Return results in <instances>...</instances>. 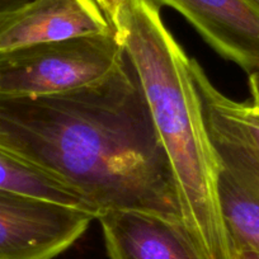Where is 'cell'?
Here are the masks:
<instances>
[{
	"label": "cell",
	"mask_w": 259,
	"mask_h": 259,
	"mask_svg": "<svg viewBox=\"0 0 259 259\" xmlns=\"http://www.w3.org/2000/svg\"><path fill=\"white\" fill-rule=\"evenodd\" d=\"M191 70L221 169L259 198V108L221 93L194 59Z\"/></svg>",
	"instance_id": "cell-5"
},
{
	"label": "cell",
	"mask_w": 259,
	"mask_h": 259,
	"mask_svg": "<svg viewBox=\"0 0 259 259\" xmlns=\"http://www.w3.org/2000/svg\"><path fill=\"white\" fill-rule=\"evenodd\" d=\"M223 218L236 253H259V198L221 169L219 181Z\"/></svg>",
	"instance_id": "cell-10"
},
{
	"label": "cell",
	"mask_w": 259,
	"mask_h": 259,
	"mask_svg": "<svg viewBox=\"0 0 259 259\" xmlns=\"http://www.w3.org/2000/svg\"><path fill=\"white\" fill-rule=\"evenodd\" d=\"M116 31L0 52V94L38 97L106 80L126 61Z\"/></svg>",
	"instance_id": "cell-3"
},
{
	"label": "cell",
	"mask_w": 259,
	"mask_h": 259,
	"mask_svg": "<svg viewBox=\"0 0 259 259\" xmlns=\"http://www.w3.org/2000/svg\"><path fill=\"white\" fill-rule=\"evenodd\" d=\"M124 2L126 0H96V3L98 4V7L103 12V14L108 19L112 27H113Z\"/></svg>",
	"instance_id": "cell-11"
},
{
	"label": "cell",
	"mask_w": 259,
	"mask_h": 259,
	"mask_svg": "<svg viewBox=\"0 0 259 259\" xmlns=\"http://www.w3.org/2000/svg\"><path fill=\"white\" fill-rule=\"evenodd\" d=\"M32 0H0V24L8 17L28 6Z\"/></svg>",
	"instance_id": "cell-12"
},
{
	"label": "cell",
	"mask_w": 259,
	"mask_h": 259,
	"mask_svg": "<svg viewBox=\"0 0 259 259\" xmlns=\"http://www.w3.org/2000/svg\"><path fill=\"white\" fill-rule=\"evenodd\" d=\"M238 259H259V253L251 250H241L238 253Z\"/></svg>",
	"instance_id": "cell-14"
},
{
	"label": "cell",
	"mask_w": 259,
	"mask_h": 259,
	"mask_svg": "<svg viewBox=\"0 0 259 259\" xmlns=\"http://www.w3.org/2000/svg\"><path fill=\"white\" fill-rule=\"evenodd\" d=\"M113 29L96 0H32L0 24V52Z\"/></svg>",
	"instance_id": "cell-7"
},
{
	"label": "cell",
	"mask_w": 259,
	"mask_h": 259,
	"mask_svg": "<svg viewBox=\"0 0 259 259\" xmlns=\"http://www.w3.org/2000/svg\"><path fill=\"white\" fill-rule=\"evenodd\" d=\"M244 2L259 14V0H244Z\"/></svg>",
	"instance_id": "cell-15"
},
{
	"label": "cell",
	"mask_w": 259,
	"mask_h": 259,
	"mask_svg": "<svg viewBox=\"0 0 259 259\" xmlns=\"http://www.w3.org/2000/svg\"><path fill=\"white\" fill-rule=\"evenodd\" d=\"M0 188L44 198L87 211L98 218L96 208L73 187L0 151Z\"/></svg>",
	"instance_id": "cell-9"
},
{
	"label": "cell",
	"mask_w": 259,
	"mask_h": 259,
	"mask_svg": "<svg viewBox=\"0 0 259 259\" xmlns=\"http://www.w3.org/2000/svg\"><path fill=\"white\" fill-rule=\"evenodd\" d=\"M113 28L145 93L187 236L202 259H238L223 218L221 166L192 76V59L153 0H126Z\"/></svg>",
	"instance_id": "cell-2"
},
{
	"label": "cell",
	"mask_w": 259,
	"mask_h": 259,
	"mask_svg": "<svg viewBox=\"0 0 259 259\" xmlns=\"http://www.w3.org/2000/svg\"><path fill=\"white\" fill-rule=\"evenodd\" d=\"M111 259H202L181 224L140 211H107L97 218Z\"/></svg>",
	"instance_id": "cell-8"
},
{
	"label": "cell",
	"mask_w": 259,
	"mask_h": 259,
	"mask_svg": "<svg viewBox=\"0 0 259 259\" xmlns=\"http://www.w3.org/2000/svg\"><path fill=\"white\" fill-rule=\"evenodd\" d=\"M181 13L224 59L259 71V14L244 0H153Z\"/></svg>",
	"instance_id": "cell-6"
},
{
	"label": "cell",
	"mask_w": 259,
	"mask_h": 259,
	"mask_svg": "<svg viewBox=\"0 0 259 259\" xmlns=\"http://www.w3.org/2000/svg\"><path fill=\"white\" fill-rule=\"evenodd\" d=\"M93 220L87 211L0 188V259H54Z\"/></svg>",
	"instance_id": "cell-4"
},
{
	"label": "cell",
	"mask_w": 259,
	"mask_h": 259,
	"mask_svg": "<svg viewBox=\"0 0 259 259\" xmlns=\"http://www.w3.org/2000/svg\"><path fill=\"white\" fill-rule=\"evenodd\" d=\"M0 151L73 187L98 216L140 211L182 225L170 165L128 59L85 88L0 94Z\"/></svg>",
	"instance_id": "cell-1"
},
{
	"label": "cell",
	"mask_w": 259,
	"mask_h": 259,
	"mask_svg": "<svg viewBox=\"0 0 259 259\" xmlns=\"http://www.w3.org/2000/svg\"><path fill=\"white\" fill-rule=\"evenodd\" d=\"M249 89L253 102L251 103L259 108V71L249 75Z\"/></svg>",
	"instance_id": "cell-13"
}]
</instances>
